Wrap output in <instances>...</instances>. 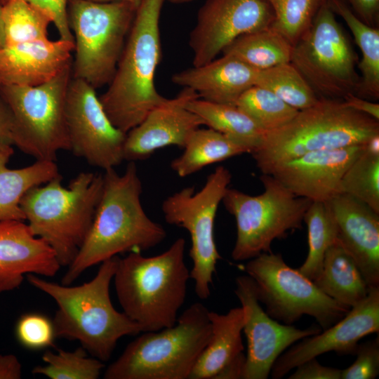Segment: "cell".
I'll return each instance as SVG.
<instances>
[{
  "label": "cell",
  "mask_w": 379,
  "mask_h": 379,
  "mask_svg": "<svg viewBox=\"0 0 379 379\" xmlns=\"http://www.w3.org/2000/svg\"><path fill=\"white\" fill-rule=\"evenodd\" d=\"M5 44L48 38L50 16L25 0H0Z\"/></svg>",
  "instance_id": "1f68e13d"
},
{
  "label": "cell",
  "mask_w": 379,
  "mask_h": 379,
  "mask_svg": "<svg viewBox=\"0 0 379 379\" xmlns=\"http://www.w3.org/2000/svg\"><path fill=\"white\" fill-rule=\"evenodd\" d=\"M22 372V364L15 355L0 354V379H20Z\"/></svg>",
  "instance_id": "ee69618b"
},
{
  "label": "cell",
  "mask_w": 379,
  "mask_h": 379,
  "mask_svg": "<svg viewBox=\"0 0 379 379\" xmlns=\"http://www.w3.org/2000/svg\"><path fill=\"white\" fill-rule=\"evenodd\" d=\"M198 98L193 89L184 87L176 96L166 98L153 108L126 133L124 160H145L167 146L183 148L192 133L204 125L203 120L187 107L190 102Z\"/></svg>",
  "instance_id": "ac0fdd59"
},
{
  "label": "cell",
  "mask_w": 379,
  "mask_h": 379,
  "mask_svg": "<svg viewBox=\"0 0 379 379\" xmlns=\"http://www.w3.org/2000/svg\"><path fill=\"white\" fill-rule=\"evenodd\" d=\"M338 193L348 194L379 213V154L365 148L344 173Z\"/></svg>",
  "instance_id": "d590c367"
},
{
  "label": "cell",
  "mask_w": 379,
  "mask_h": 379,
  "mask_svg": "<svg viewBox=\"0 0 379 379\" xmlns=\"http://www.w3.org/2000/svg\"><path fill=\"white\" fill-rule=\"evenodd\" d=\"M72 77L71 64L37 86H0L11 115L13 145L36 160L55 161L60 151L70 150L65 107Z\"/></svg>",
  "instance_id": "9c48e42d"
},
{
  "label": "cell",
  "mask_w": 379,
  "mask_h": 379,
  "mask_svg": "<svg viewBox=\"0 0 379 379\" xmlns=\"http://www.w3.org/2000/svg\"><path fill=\"white\" fill-rule=\"evenodd\" d=\"M347 1L350 4L356 12V15L362 21L371 26L375 22L379 9V0Z\"/></svg>",
  "instance_id": "b9f144b4"
},
{
  "label": "cell",
  "mask_w": 379,
  "mask_h": 379,
  "mask_svg": "<svg viewBox=\"0 0 379 379\" xmlns=\"http://www.w3.org/2000/svg\"><path fill=\"white\" fill-rule=\"evenodd\" d=\"M343 101L349 107L379 121V104L357 96L354 93L346 95Z\"/></svg>",
  "instance_id": "7bdbcfd3"
},
{
  "label": "cell",
  "mask_w": 379,
  "mask_h": 379,
  "mask_svg": "<svg viewBox=\"0 0 379 379\" xmlns=\"http://www.w3.org/2000/svg\"><path fill=\"white\" fill-rule=\"evenodd\" d=\"M313 281L326 295L350 308L362 301L369 290L356 262L338 239L326 251Z\"/></svg>",
  "instance_id": "484cf974"
},
{
  "label": "cell",
  "mask_w": 379,
  "mask_h": 379,
  "mask_svg": "<svg viewBox=\"0 0 379 379\" xmlns=\"http://www.w3.org/2000/svg\"><path fill=\"white\" fill-rule=\"evenodd\" d=\"M326 202L337 225L338 241L368 286H378L379 213L346 194H336Z\"/></svg>",
  "instance_id": "ffe728a7"
},
{
  "label": "cell",
  "mask_w": 379,
  "mask_h": 379,
  "mask_svg": "<svg viewBox=\"0 0 379 379\" xmlns=\"http://www.w3.org/2000/svg\"><path fill=\"white\" fill-rule=\"evenodd\" d=\"M209 310L194 302L170 327L144 332L109 365L105 379H187L211 333Z\"/></svg>",
  "instance_id": "52a82bcc"
},
{
  "label": "cell",
  "mask_w": 379,
  "mask_h": 379,
  "mask_svg": "<svg viewBox=\"0 0 379 379\" xmlns=\"http://www.w3.org/2000/svg\"><path fill=\"white\" fill-rule=\"evenodd\" d=\"M164 1H141L114 74L99 97L112 124L126 133L166 98L154 84L161 60L159 18Z\"/></svg>",
  "instance_id": "277c9868"
},
{
  "label": "cell",
  "mask_w": 379,
  "mask_h": 379,
  "mask_svg": "<svg viewBox=\"0 0 379 379\" xmlns=\"http://www.w3.org/2000/svg\"><path fill=\"white\" fill-rule=\"evenodd\" d=\"M274 19L271 27L292 46L310 27L316 14L328 0H265Z\"/></svg>",
  "instance_id": "8d00e7d4"
},
{
  "label": "cell",
  "mask_w": 379,
  "mask_h": 379,
  "mask_svg": "<svg viewBox=\"0 0 379 379\" xmlns=\"http://www.w3.org/2000/svg\"><path fill=\"white\" fill-rule=\"evenodd\" d=\"M231 180L230 171L219 166L199 192H195L194 187H184L166 197L161 204L165 221L189 232L190 256L193 262L190 278L201 300L210 296L215 266L221 258L215 243L214 221Z\"/></svg>",
  "instance_id": "4fadbf2b"
},
{
  "label": "cell",
  "mask_w": 379,
  "mask_h": 379,
  "mask_svg": "<svg viewBox=\"0 0 379 379\" xmlns=\"http://www.w3.org/2000/svg\"><path fill=\"white\" fill-rule=\"evenodd\" d=\"M259 69L230 55L172 76V82L193 89L204 100L235 105L239 98L256 86Z\"/></svg>",
  "instance_id": "603a6c76"
},
{
  "label": "cell",
  "mask_w": 379,
  "mask_h": 379,
  "mask_svg": "<svg viewBox=\"0 0 379 379\" xmlns=\"http://www.w3.org/2000/svg\"><path fill=\"white\" fill-rule=\"evenodd\" d=\"M74 41L48 39L4 45L0 50V86H37L72 62Z\"/></svg>",
  "instance_id": "7402d4cb"
},
{
  "label": "cell",
  "mask_w": 379,
  "mask_h": 379,
  "mask_svg": "<svg viewBox=\"0 0 379 379\" xmlns=\"http://www.w3.org/2000/svg\"><path fill=\"white\" fill-rule=\"evenodd\" d=\"M13 145L11 136V119L6 105L0 95V145Z\"/></svg>",
  "instance_id": "bcb514c9"
},
{
  "label": "cell",
  "mask_w": 379,
  "mask_h": 379,
  "mask_svg": "<svg viewBox=\"0 0 379 379\" xmlns=\"http://www.w3.org/2000/svg\"><path fill=\"white\" fill-rule=\"evenodd\" d=\"M187 107L203 120L204 125L246 146L250 154L260 146L266 133L236 105L211 102L198 98L190 102Z\"/></svg>",
  "instance_id": "f1b7e54d"
},
{
  "label": "cell",
  "mask_w": 379,
  "mask_h": 379,
  "mask_svg": "<svg viewBox=\"0 0 379 379\" xmlns=\"http://www.w3.org/2000/svg\"><path fill=\"white\" fill-rule=\"evenodd\" d=\"M168 1L173 4H181V3H185V2H187L192 0H168Z\"/></svg>",
  "instance_id": "681fc988"
},
{
  "label": "cell",
  "mask_w": 379,
  "mask_h": 379,
  "mask_svg": "<svg viewBox=\"0 0 379 379\" xmlns=\"http://www.w3.org/2000/svg\"><path fill=\"white\" fill-rule=\"evenodd\" d=\"M273 19L265 0H208L190 34L194 67L213 60L239 36L271 26Z\"/></svg>",
  "instance_id": "9a60e30c"
},
{
  "label": "cell",
  "mask_w": 379,
  "mask_h": 379,
  "mask_svg": "<svg viewBox=\"0 0 379 379\" xmlns=\"http://www.w3.org/2000/svg\"><path fill=\"white\" fill-rule=\"evenodd\" d=\"M235 105L266 132L284 126L298 112L260 86H253L246 91Z\"/></svg>",
  "instance_id": "e575fe53"
},
{
  "label": "cell",
  "mask_w": 379,
  "mask_h": 379,
  "mask_svg": "<svg viewBox=\"0 0 379 379\" xmlns=\"http://www.w3.org/2000/svg\"><path fill=\"white\" fill-rule=\"evenodd\" d=\"M379 134V121L347 107L343 100L319 98L284 126L266 132L251 153L262 174L305 154L364 145Z\"/></svg>",
  "instance_id": "5b68a950"
},
{
  "label": "cell",
  "mask_w": 379,
  "mask_h": 379,
  "mask_svg": "<svg viewBox=\"0 0 379 379\" xmlns=\"http://www.w3.org/2000/svg\"><path fill=\"white\" fill-rule=\"evenodd\" d=\"M119 257L102 262L95 276L79 286L59 284L38 275H27L28 282L51 297L58 306L53 319L56 338L78 340L92 357L108 361L118 340L142 332L124 312L117 311L109 295Z\"/></svg>",
  "instance_id": "7a4b0ae2"
},
{
  "label": "cell",
  "mask_w": 379,
  "mask_h": 379,
  "mask_svg": "<svg viewBox=\"0 0 379 379\" xmlns=\"http://www.w3.org/2000/svg\"><path fill=\"white\" fill-rule=\"evenodd\" d=\"M256 86L270 91L297 110L314 105L320 98L291 62L260 70Z\"/></svg>",
  "instance_id": "d6a6232c"
},
{
  "label": "cell",
  "mask_w": 379,
  "mask_h": 379,
  "mask_svg": "<svg viewBox=\"0 0 379 379\" xmlns=\"http://www.w3.org/2000/svg\"><path fill=\"white\" fill-rule=\"evenodd\" d=\"M243 270L253 279L266 313L285 324L291 325L309 315L325 330L350 309L324 293L298 269L288 266L280 253H262L248 260Z\"/></svg>",
  "instance_id": "8fae6325"
},
{
  "label": "cell",
  "mask_w": 379,
  "mask_h": 379,
  "mask_svg": "<svg viewBox=\"0 0 379 379\" xmlns=\"http://www.w3.org/2000/svg\"><path fill=\"white\" fill-rule=\"evenodd\" d=\"M61 267L54 251L25 221L0 222V293L18 288L25 275L52 277Z\"/></svg>",
  "instance_id": "44dd1931"
},
{
  "label": "cell",
  "mask_w": 379,
  "mask_h": 379,
  "mask_svg": "<svg viewBox=\"0 0 379 379\" xmlns=\"http://www.w3.org/2000/svg\"><path fill=\"white\" fill-rule=\"evenodd\" d=\"M46 13L55 26L60 39L74 41L67 17L69 0H25Z\"/></svg>",
  "instance_id": "ab89813d"
},
{
  "label": "cell",
  "mask_w": 379,
  "mask_h": 379,
  "mask_svg": "<svg viewBox=\"0 0 379 379\" xmlns=\"http://www.w3.org/2000/svg\"><path fill=\"white\" fill-rule=\"evenodd\" d=\"M264 192L250 195L227 188L222 202L236 220L237 239L232 251L235 261L252 259L271 252L275 239L302 228L312 201L295 195L270 174L260 176Z\"/></svg>",
  "instance_id": "30bf717a"
},
{
  "label": "cell",
  "mask_w": 379,
  "mask_h": 379,
  "mask_svg": "<svg viewBox=\"0 0 379 379\" xmlns=\"http://www.w3.org/2000/svg\"><path fill=\"white\" fill-rule=\"evenodd\" d=\"M292 48L281 34L270 26L239 36L222 53L263 70L290 62Z\"/></svg>",
  "instance_id": "f546056e"
},
{
  "label": "cell",
  "mask_w": 379,
  "mask_h": 379,
  "mask_svg": "<svg viewBox=\"0 0 379 379\" xmlns=\"http://www.w3.org/2000/svg\"><path fill=\"white\" fill-rule=\"evenodd\" d=\"M102 190L90 230L62 279L70 285L85 270L118 254L154 248L166 237L164 227L146 214L142 182L135 162L124 173L102 174Z\"/></svg>",
  "instance_id": "6da1fadb"
},
{
  "label": "cell",
  "mask_w": 379,
  "mask_h": 379,
  "mask_svg": "<svg viewBox=\"0 0 379 379\" xmlns=\"http://www.w3.org/2000/svg\"><path fill=\"white\" fill-rule=\"evenodd\" d=\"M62 177L29 190L21 201L31 232L55 252L61 266L77 255L93 223L102 190V174L81 172L68 186Z\"/></svg>",
  "instance_id": "8992f818"
},
{
  "label": "cell",
  "mask_w": 379,
  "mask_h": 379,
  "mask_svg": "<svg viewBox=\"0 0 379 379\" xmlns=\"http://www.w3.org/2000/svg\"><path fill=\"white\" fill-rule=\"evenodd\" d=\"M378 331L379 286L369 287L367 296L335 324L281 354L272 366V378H281L302 363L328 352L354 354L362 338Z\"/></svg>",
  "instance_id": "e0dca14e"
},
{
  "label": "cell",
  "mask_w": 379,
  "mask_h": 379,
  "mask_svg": "<svg viewBox=\"0 0 379 379\" xmlns=\"http://www.w3.org/2000/svg\"><path fill=\"white\" fill-rule=\"evenodd\" d=\"M87 353L82 347L71 352L47 350L42 356L45 364L35 366L32 372L51 379H97L105 364Z\"/></svg>",
  "instance_id": "836d02e7"
},
{
  "label": "cell",
  "mask_w": 379,
  "mask_h": 379,
  "mask_svg": "<svg viewBox=\"0 0 379 379\" xmlns=\"http://www.w3.org/2000/svg\"><path fill=\"white\" fill-rule=\"evenodd\" d=\"M334 14L328 2L320 8L293 46L290 62L319 98L343 100L356 94L359 78L357 55Z\"/></svg>",
  "instance_id": "7c38bea8"
},
{
  "label": "cell",
  "mask_w": 379,
  "mask_h": 379,
  "mask_svg": "<svg viewBox=\"0 0 379 379\" xmlns=\"http://www.w3.org/2000/svg\"><path fill=\"white\" fill-rule=\"evenodd\" d=\"M357 359L342 370L341 379H373L379 374V338L359 343Z\"/></svg>",
  "instance_id": "f35d334b"
},
{
  "label": "cell",
  "mask_w": 379,
  "mask_h": 379,
  "mask_svg": "<svg viewBox=\"0 0 379 379\" xmlns=\"http://www.w3.org/2000/svg\"><path fill=\"white\" fill-rule=\"evenodd\" d=\"M334 13L340 16L352 32L361 53L358 64L361 77L355 95L369 100L379 98V30L362 21L342 0H328Z\"/></svg>",
  "instance_id": "83f0119b"
},
{
  "label": "cell",
  "mask_w": 379,
  "mask_h": 379,
  "mask_svg": "<svg viewBox=\"0 0 379 379\" xmlns=\"http://www.w3.org/2000/svg\"><path fill=\"white\" fill-rule=\"evenodd\" d=\"M211 337L194 365L190 379H214L230 361L243 352L241 338L244 324L242 307L226 314L208 312Z\"/></svg>",
  "instance_id": "cb8c5ba5"
},
{
  "label": "cell",
  "mask_w": 379,
  "mask_h": 379,
  "mask_svg": "<svg viewBox=\"0 0 379 379\" xmlns=\"http://www.w3.org/2000/svg\"><path fill=\"white\" fill-rule=\"evenodd\" d=\"M234 293L244 312L243 331L247 340L244 379H267L276 359L294 343L319 333V326L299 329L270 317L258 299L253 279L236 278Z\"/></svg>",
  "instance_id": "2e32d148"
},
{
  "label": "cell",
  "mask_w": 379,
  "mask_h": 379,
  "mask_svg": "<svg viewBox=\"0 0 379 379\" xmlns=\"http://www.w3.org/2000/svg\"><path fill=\"white\" fill-rule=\"evenodd\" d=\"M303 221L307 228L308 253L298 270L314 281L319 274L326 251L338 239V227L326 201H312Z\"/></svg>",
  "instance_id": "4dcf8cb0"
},
{
  "label": "cell",
  "mask_w": 379,
  "mask_h": 379,
  "mask_svg": "<svg viewBox=\"0 0 379 379\" xmlns=\"http://www.w3.org/2000/svg\"><path fill=\"white\" fill-rule=\"evenodd\" d=\"M90 1H125L128 2L130 4H132L137 8L138 7L139 4H140L142 0H90Z\"/></svg>",
  "instance_id": "c3c4849f"
},
{
  "label": "cell",
  "mask_w": 379,
  "mask_h": 379,
  "mask_svg": "<svg viewBox=\"0 0 379 379\" xmlns=\"http://www.w3.org/2000/svg\"><path fill=\"white\" fill-rule=\"evenodd\" d=\"M13 154L12 145H0V222L25 221L20 204L25 194L60 175L53 161L36 160L25 167L10 168L8 164Z\"/></svg>",
  "instance_id": "d4e9b609"
},
{
  "label": "cell",
  "mask_w": 379,
  "mask_h": 379,
  "mask_svg": "<svg viewBox=\"0 0 379 379\" xmlns=\"http://www.w3.org/2000/svg\"><path fill=\"white\" fill-rule=\"evenodd\" d=\"M4 44H5L4 29V23H3L2 13H1V7L0 4V50L4 47Z\"/></svg>",
  "instance_id": "7dc6e473"
},
{
  "label": "cell",
  "mask_w": 379,
  "mask_h": 379,
  "mask_svg": "<svg viewBox=\"0 0 379 379\" xmlns=\"http://www.w3.org/2000/svg\"><path fill=\"white\" fill-rule=\"evenodd\" d=\"M246 355L241 352L225 366L214 379H244Z\"/></svg>",
  "instance_id": "f6af8a7d"
},
{
  "label": "cell",
  "mask_w": 379,
  "mask_h": 379,
  "mask_svg": "<svg viewBox=\"0 0 379 379\" xmlns=\"http://www.w3.org/2000/svg\"><path fill=\"white\" fill-rule=\"evenodd\" d=\"M183 149L182 154L171 163V169L182 178L194 174L208 165L251 153L246 146L211 128L195 130Z\"/></svg>",
  "instance_id": "4316f807"
},
{
  "label": "cell",
  "mask_w": 379,
  "mask_h": 379,
  "mask_svg": "<svg viewBox=\"0 0 379 379\" xmlns=\"http://www.w3.org/2000/svg\"><path fill=\"white\" fill-rule=\"evenodd\" d=\"M289 379H341L342 370L321 365L316 358L299 366Z\"/></svg>",
  "instance_id": "60d3db41"
},
{
  "label": "cell",
  "mask_w": 379,
  "mask_h": 379,
  "mask_svg": "<svg viewBox=\"0 0 379 379\" xmlns=\"http://www.w3.org/2000/svg\"><path fill=\"white\" fill-rule=\"evenodd\" d=\"M137 7L125 1L69 0L67 17L74 39L72 77L95 90L111 81Z\"/></svg>",
  "instance_id": "ba28073f"
},
{
  "label": "cell",
  "mask_w": 379,
  "mask_h": 379,
  "mask_svg": "<svg viewBox=\"0 0 379 379\" xmlns=\"http://www.w3.org/2000/svg\"><path fill=\"white\" fill-rule=\"evenodd\" d=\"M364 145L309 152L272 168V175L295 195L326 201L338 193L341 179Z\"/></svg>",
  "instance_id": "d6986e66"
},
{
  "label": "cell",
  "mask_w": 379,
  "mask_h": 379,
  "mask_svg": "<svg viewBox=\"0 0 379 379\" xmlns=\"http://www.w3.org/2000/svg\"><path fill=\"white\" fill-rule=\"evenodd\" d=\"M185 246V240L178 238L154 256L133 251L119 257L113 277L117 298L123 312L142 332L159 331L176 323L190 278Z\"/></svg>",
  "instance_id": "3957f363"
},
{
  "label": "cell",
  "mask_w": 379,
  "mask_h": 379,
  "mask_svg": "<svg viewBox=\"0 0 379 379\" xmlns=\"http://www.w3.org/2000/svg\"><path fill=\"white\" fill-rule=\"evenodd\" d=\"M70 151L104 171L124 160L126 133L117 128L105 112L96 90L72 77L65 107Z\"/></svg>",
  "instance_id": "5bb4252c"
},
{
  "label": "cell",
  "mask_w": 379,
  "mask_h": 379,
  "mask_svg": "<svg viewBox=\"0 0 379 379\" xmlns=\"http://www.w3.org/2000/svg\"><path fill=\"white\" fill-rule=\"evenodd\" d=\"M15 335L23 347L31 350L53 345L56 338L53 321L38 313L22 315L16 324Z\"/></svg>",
  "instance_id": "74e56055"
}]
</instances>
